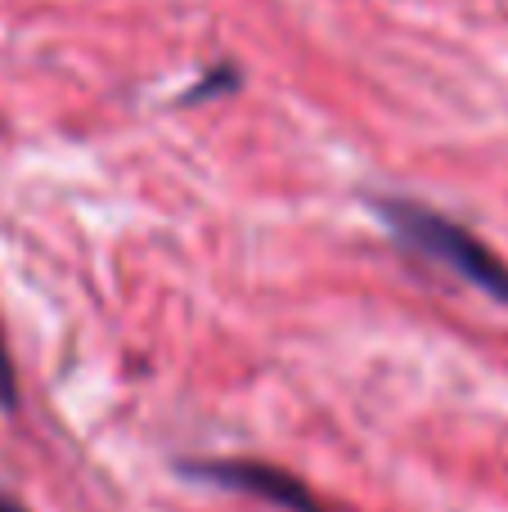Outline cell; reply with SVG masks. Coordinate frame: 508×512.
I'll return each instance as SVG.
<instances>
[{"label": "cell", "instance_id": "277c9868", "mask_svg": "<svg viewBox=\"0 0 508 512\" xmlns=\"http://www.w3.org/2000/svg\"><path fill=\"white\" fill-rule=\"evenodd\" d=\"M0 512H27L23 504H18V499H9L5 490H0Z\"/></svg>", "mask_w": 508, "mask_h": 512}, {"label": "cell", "instance_id": "3957f363", "mask_svg": "<svg viewBox=\"0 0 508 512\" xmlns=\"http://www.w3.org/2000/svg\"><path fill=\"white\" fill-rule=\"evenodd\" d=\"M0 409H5V414L18 409V369H14V360H9L5 337H0Z\"/></svg>", "mask_w": 508, "mask_h": 512}, {"label": "cell", "instance_id": "6da1fadb", "mask_svg": "<svg viewBox=\"0 0 508 512\" xmlns=\"http://www.w3.org/2000/svg\"><path fill=\"white\" fill-rule=\"evenodd\" d=\"M374 212L383 216V225L392 230V239L401 243V248H410L414 256H423V261L446 265L450 274L468 279L473 288H482L486 297L508 301V265L486 248L473 230L446 221L441 212L414 203V198H378Z\"/></svg>", "mask_w": 508, "mask_h": 512}, {"label": "cell", "instance_id": "7a4b0ae2", "mask_svg": "<svg viewBox=\"0 0 508 512\" xmlns=\"http://www.w3.org/2000/svg\"><path fill=\"white\" fill-rule=\"evenodd\" d=\"M189 477H203L212 486H225V490H239V495H252V499H266L275 508H288V512H324L320 499L284 468H270V463H257V459H216V463H185Z\"/></svg>", "mask_w": 508, "mask_h": 512}]
</instances>
